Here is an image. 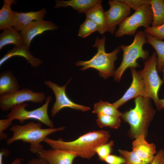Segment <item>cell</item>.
Here are the masks:
<instances>
[{"mask_svg":"<svg viewBox=\"0 0 164 164\" xmlns=\"http://www.w3.org/2000/svg\"><path fill=\"white\" fill-rule=\"evenodd\" d=\"M13 12L14 19L12 27L20 32L32 22L43 20L46 11L45 8H42L36 12H22L13 11Z\"/></svg>","mask_w":164,"mask_h":164,"instance_id":"obj_15","label":"cell"},{"mask_svg":"<svg viewBox=\"0 0 164 164\" xmlns=\"http://www.w3.org/2000/svg\"><path fill=\"white\" fill-rule=\"evenodd\" d=\"M144 135H141L133 142L132 149L141 158L149 162H152L156 153V147L153 143H148Z\"/></svg>","mask_w":164,"mask_h":164,"instance_id":"obj_16","label":"cell"},{"mask_svg":"<svg viewBox=\"0 0 164 164\" xmlns=\"http://www.w3.org/2000/svg\"><path fill=\"white\" fill-rule=\"evenodd\" d=\"M41 122H29L23 125H14L10 129L13 132L12 136L7 140L6 143L9 145L17 140L30 144L29 150L32 153L37 154L43 146L41 144L49 135L57 131L63 130L66 127L42 128Z\"/></svg>","mask_w":164,"mask_h":164,"instance_id":"obj_2","label":"cell"},{"mask_svg":"<svg viewBox=\"0 0 164 164\" xmlns=\"http://www.w3.org/2000/svg\"><path fill=\"white\" fill-rule=\"evenodd\" d=\"M147 42L155 49L157 56V69L162 72L164 65V41L145 33Z\"/></svg>","mask_w":164,"mask_h":164,"instance_id":"obj_23","label":"cell"},{"mask_svg":"<svg viewBox=\"0 0 164 164\" xmlns=\"http://www.w3.org/2000/svg\"><path fill=\"white\" fill-rule=\"evenodd\" d=\"M22 159L20 158H16L11 164H22Z\"/></svg>","mask_w":164,"mask_h":164,"instance_id":"obj_37","label":"cell"},{"mask_svg":"<svg viewBox=\"0 0 164 164\" xmlns=\"http://www.w3.org/2000/svg\"><path fill=\"white\" fill-rule=\"evenodd\" d=\"M113 103L100 101L94 106L93 113L98 114H102L118 117H121L122 113L120 112Z\"/></svg>","mask_w":164,"mask_h":164,"instance_id":"obj_25","label":"cell"},{"mask_svg":"<svg viewBox=\"0 0 164 164\" xmlns=\"http://www.w3.org/2000/svg\"><path fill=\"white\" fill-rule=\"evenodd\" d=\"M99 1V0H55L56 4L54 8L57 9L70 6L74 9L77 10L79 13H84L96 5Z\"/></svg>","mask_w":164,"mask_h":164,"instance_id":"obj_20","label":"cell"},{"mask_svg":"<svg viewBox=\"0 0 164 164\" xmlns=\"http://www.w3.org/2000/svg\"><path fill=\"white\" fill-rule=\"evenodd\" d=\"M159 107L160 109L164 108V98L159 99Z\"/></svg>","mask_w":164,"mask_h":164,"instance_id":"obj_38","label":"cell"},{"mask_svg":"<svg viewBox=\"0 0 164 164\" xmlns=\"http://www.w3.org/2000/svg\"><path fill=\"white\" fill-rule=\"evenodd\" d=\"M135 107L122 114L121 117L130 125V134L136 138L141 135L146 137L148 128L155 114L150 98L139 97L135 98Z\"/></svg>","mask_w":164,"mask_h":164,"instance_id":"obj_3","label":"cell"},{"mask_svg":"<svg viewBox=\"0 0 164 164\" xmlns=\"http://www.w3.org/2000/svg\"><path fill=\"white\" fill-rule=\"evenodd\" d=\"M103 161L108 164H126V160L123 157L110 154L104 158Z\"/></svg>","mask_w":164,"mask_h":164,"instance_id":"obj_33","label":"cell"},{"mask_svg":"<svg viewBox=\"0 0 164 164\" xmlns=\"http://www.w3.org/2000/svg\"><path fill=\"white\" fill-rule=\"evenodd\" d=\"M114 142L111 141L108 142L101 145L97 147L95 151L99 159L102 161L107 156L110 154L112 151V147Z\"/></svg>","mask_w":164,"mask_h":164,"instance_id":"obj_29","label":"cell"},{"mask_svg":"<svg viewBox=\"0 0 164 164\" xmlns=\"http://www.w3.org/2000/svg\"><path fill=\"white\" fill-rule=\"evenodd\" d=\"M109 9L104 11L107 23V32L113 34L116 29L131 14V8L121 0L109 1Z\"/></svg>","mask_w":164,"mask_h":164,"instance_id":"obj_11","label":"cell"},{"mask_svg":"<svg viewBox=\"0 0 164 164\" xmlns=\"http://www.w3.org/2000/svg\"><path fill=\"white\" fill-rule=\"evenodd\" d=\"M132 76V83L123 95L113 104L118 108L129 100L144 96L145 85L142 78L135 68H130Z\"/></svg>","mask_w":164,"mask_h":164,"instance_id":"obj_13","label":"cell"},{"mask_svg":"<svg viewBox=\"0 0 164 164\" xmlns=\"http://www.w3.org/2000/svg\"><path fill=\"white\" fill-rule=\"evenodd\" d=\"M38 157L46 161L48 164H72L77 156L66 150L58 149H45L43 148L37 153Z\"/></svg>","mask_w":164,"mask_h":164,"instance_id":"obj_14","label":"cell"},{"mask_svg":"<svg viewBox=\"0 0 164 164\" xmlns=\"http://www.w3.org/2000/svg\"><path fill=\"white\" fill-rule=\"evenodd\" d=\"M131 9L135 11L142 5L149 3V0H121Z\"/></svg>","mask_w":164,"mask_h":164,"instance_id":"obj_31","label":"cell"},{"mask_svg":"<svg viewBox=\"0 0 164 164\" xmlns=\"http://www.w3.org/2000/svg\"><path fill=\"white\" fill-rule=\"evenodd\" d=\"M152 20L151 6L148 3L135 10L133 14L123 21L115 32V36L120 37L125 35H134L138 27L142 26L145 29L150 26Z\"/></svg>","mask_w":164,"mask_h":164,"instance_id":"obj_7","label":"cell"},{"mask_svg":"<svg viewBox=\"0 0 164 164\" xmlns=\"http://www.w3.org/2000/svg\"><path fill=\"white\" fill-rule=\"evenodd\" d=\"M13 44L15 46L24 44L22 36L13 27H10L3 30L0 35V50L5 46Z\"/></svg>","mask_w":164,"mask_h":164,"instance_id":"obj_21","label":"cell"},{"mask_svg":"<svg viewBox=\"0 0 164 164\" xmlns=\"http://www.w3.org/2000/svg\"><path fill=\"white\" fill-rule=\"evenodd\" d=\"M52 99L51 96L46 97L45 104L41 107L32 111L27 110L25 108L28 106L26 103L14 105L6 117L12 120L17 119L20 124L25 121L32 119L38 120L50 128H54L53 124L49 117L48 108Z\"/></svg>","mask_w":164,"mask_h":164,"instance_id":"obj_8","label":"cell"},{"mask_svg":"<svg viewBox=\"0 0 164 164\" xmlns=\"http://www.w3.org/2000/svg\"><path fill=\"white\" fill-rule=\"evenodd\" d=\"M106 39L104 36L101 39L98 37L96 38L93 46L97 49V52L89 60L79 61L76 63V66L82 67L80 70L83 71L89 68H94L98 71L99 76L104 79L114 76V63L121 49L117 47L111 52L106 53L105 49Z\"/></svg>","mask_w":164,"mask_h":164,"instance_id":"obj_4","label":"cell"},{"mask_svg":"<svg viewBox=\"0 0 164 164\" xmlns=\"http://www.w3.org/2000/svg\"><path fill=\"white\" fill-rule=\"evenodd\" d=\"M157 65V55L154 52L151 56L145 62L143 69L138 72L141 76L145 85L143 97L152 98L157 109L160 110L158 92L164 81L158 74Z\"/></svg>","mask_w":164,"mask_h":164,"instance_id":"obj_6","label":"cell"},{"mask_svg":"<svg viewBox=\"0 0 164 164\" xmlns=\"http://www.w3.org/2000/svg\"><path fill=\"white\" fill-rule=\"evenodd\" d=\"M162 72V77H163V80L164 81V65L163 66Z\"/></svg>","mask_w":164,"mask_h":164,"instance_id":"obj_39","label":"cell"},{"mask_svg":"<svg viewBox=\"0 0 164 164\" xmlns=\"http://www.w3.org/2000/svg\"><path fill=\"white\" fill-rule=\"evenodd\" d=\"M9 150L7 149H2L0 152V164H3L2 159L3 156H8L9 154Z\"/></svg>","mask_w":164,"mask_h":164,"instance_id":"obj_36","label":"cell"},{"mask_svg":"<svg viewBox=\"0 0 164 164\" xmlns=\"http://www.w3.org/2000/svg\"><path fill=\"white\" fill-rule=\"evenodd\" d=\"M119 153L125 158L126 164H149L150 163L141 158L134 151L131 152L119 149Z\"/></svg>","mask_w":164,"mask_h":164,"instance_id":"obj_28","label":"cell"},{"mask_svg":"<svg viewBox=\"0 0 164 164\" xmlns=\"http://www.w3.org/2000/svg\"><path fill=\"white\" fill-rule=\"evenodd\" d=\"M144 32L159 39H164V23L157 27L150 26L145 29Z\"/></svg>","mask_w":164,"mask_h":164,"instance_id":"obj_30","label":"cell"},{"mask_svg":"<svg viewBox=\"0 0 164 164\" xmlns=\"http://www.w3.org/2000/svg\"><path fill=\"white\" fill-rule=\"evenodd\" d=\"M26 164H48L46 160L38 157L33 158L30 159Z\"/></svg>","mask_w":164,"mask_h":164,"instance_id":"obj_35","label":"cell"},{"mask_svg":"<svg viewBox=\"0 0 164 164\" xmlns=\"http://www.w3.org/2000/svg\"><path fill=\"white\" fill-rule=\"evenodd\" d=\"M3 5L0 10V30H3L12 26L14 21L13 11L11 6L16 4L15 0H4Z\"/></svg>","mask_w":164,"mask_h":164,"instance_id":"obj_22","label":"cell"},{"mask_svg":"<svg viewBox=\"0 0 164 164\" xmlns=\"http://www.w3.org/2000/svg\"><path fill=\"white\" fill-rule=\"evenodd\" d=\"M46 98L43 92H34L31 89L23 88L0 96V108L2 111H7L14 105L27 101L40 103Z\"/></svg>","mask_w":164,"mask_h":164,"instance_id":"obj_9","label":"cell"},{"mask_svg":"<svg viewBox=\"0 0 164 164\" xmlns=\"http://www.w3.org/2000/svg\"><path fill=\"white\" fill-rule=\"evenodd\" d=\"M96 122L100 128L108 127L114 129L118 128L121 122L120 117L102 114H97Z\"/></svg>","mask_w":164,"mask_h":164,"instance_id":"obj_26","label":"cell"},{"mask_svg":"<svg viewBox=\"0 0 164 164\" xmlns=\"http://www.w3.org/2000/svg\"><path fill=\"white\" fill-rule=\"evenodd\" d=\"M102 1L99 2L92 8L84 13L86 18L88 19L96 24L98 26V32L103 34L107 30V23L104 11L102 5Z\"/></svg>","mask_w":164,"mask_h":164,"instance_id":"obj_18","label":"cell"},{"mask_svg":"<svg viewBox=\"0 0 164 164\" xmlns=\"http://www.w3.org/2000/svg\"><path fill=\"white\" fill-rule=\"evenodd\" d=\"M58 26L53 22L50 21H33L27 25L20 32L25 45L29 48L32 40L37 36L47 30H54Z\"/></svg>","mask_w":164,"mask_h":164,"instance_id":"obj_12","label":"cell"},{"mask_svg":"<svg viewBox=\"0 0 164 164\" xmlns=\"http://www.w3.org/2000/svg\"><path fill=\"white\" fill-rule=\"evenodd\" d=\"M110 136L109 132L107 131H93L72 141H64L61 138L55 140L46 137L43 142L53 149L66 150L73 153L77 157L89 159L96 154L95 149L100 145L108 142Z\"/></svg>","mask_w":164,"mask_h":164,"instance_id":"obj_1","label":"cell"},{"mask_svg":"<svg viewBox=\"0 0 164 164\" xmlns=\"http://www.w3.org/2000/svg\"><path fill=\"white\" fill-rule=\"evenodd\" d=\"M20 87L12 71L7 70L0 74V96L18 91Z\"/></svg>","mask_w":164,"mask_h":164,"instance_id":"obj_19","label":"cell"},{"mask_svg":"<svg viewBox=\"0 0 164 164\" xmlns=\"http://www.w3.org/2000/svg\"><path fill=\"white\" fill-rule=\"evenodd\" d=\"M12 120L9 118L0 120V140L6 139L7 134L3 132L5 130L8 128L9 126L12 124Z\"/></svg>","mask_w":164,"mask_h":164,"instance_id":"obj_32","label":"cell"},{"mask_svg":"<svg viewBox=\"0 0 164 164\" xmlns=\"http://www.w3.org/2000/svg\"><path fill=\"white\" fill-rule=\"evenodd\" d=\"M147 42L145 33L142 31H138L135 35L132 43L129 45H121L119 47L123 51L122 62L119 67L115 70L114 75V80L119 82L122 76L128 68H135L139 66L137 60L139 58L146 60L149 52L143 48Z\"/></svg>","mask_w":164,"mask_h":164,"instance_id":"obj_5","label":"cell"},{"mask_svg":"<svg viewBox=\"0 0 164 164\" xmlns=\"http://www.w3.org/2000/svg\"><path fill=\"white\" fill-rule=\"evenodd\" d=\"M29 48L24 44L21 46H15L9 50L0 60V66L7 60L15 56H19L24 58L28 63L33 67L41 65L43 60L33 55L29 51Z\"/></svg>","mask_w":164,"mask_h":164,"instance_id":"obj_17","label":"cell"},{"mask_svg":"<svg viewBox=\"0 0 164 164\" xmlns=\"http://www.w3.org/2000/svg\"><path fill=\"white\" fill-rule=\"evenodd\" d=\"M153 14L151 26L155 27L164 23V0H149Z\"/></svg>","mask_w":164,"mask_h":164,"instance_id":"obj_24","label":"cell"},{"mask_svg":"<svg viewBox=\"0 0 164 164\" xmlns=\"http://www.w3.org/2000/svg\"><path fill=\"white\" fill-rule=\"evenodd\" d=\"M149 164H164V150L159 151Z\"/></svg>","mask_w":164,"mask_h":164,"instance_id":"obj_34","label":"cell"},{"mask_svg":"<svg viewBox=\"0 0 164 164\" xmlns=\"http://www.w3.org/2000/svg\"></svg>","mask_w":164,"mask_h":164,"instance_id":"obj_40","label":"cell"},{"mask_svg":"<svg viewBox=\"0 0 164 164\" xmlns=\"http://www.w3.org/2000/svg\"><path fill=\"white\" fill-rule=\"evenodd\" d=\"M71 78L63 86H60L50 81L46 80L45 84L50 88L55 95L56 100L51 110V115L54 117L62 109L64 108H70L83 111L90 110L89 107L80 105L74 102L68 97L66 93V89Z\"/></svg>","mask_w":164,"mask_h":164,"instance_id":"obj_10","label":"cell"},{"mask_svg":"<svg viewBox=\"0 0 164 164\" xmlns=\"http://www.w3.org/2000/svg\"><path fill=\"white\" fill-rule=\"evenodd\" d=\"M97 25L90 19L86 18L84 21L80 25L78 36L85 38L96 31H98Z\"/></svg>","mask_w":164,"mask_h":164,"instance_id":"obj_27","label":"cell"}]
</instances>
